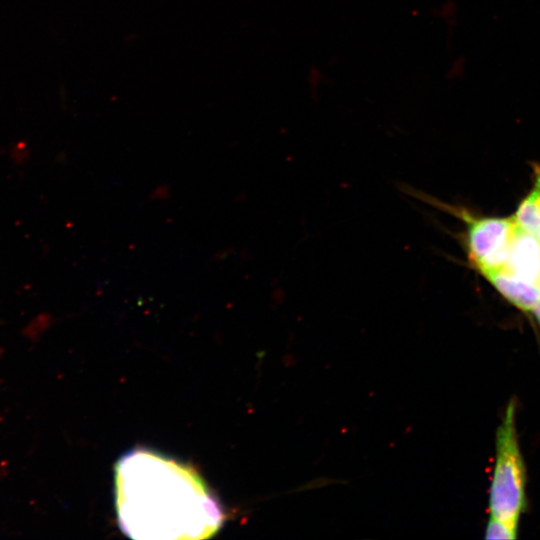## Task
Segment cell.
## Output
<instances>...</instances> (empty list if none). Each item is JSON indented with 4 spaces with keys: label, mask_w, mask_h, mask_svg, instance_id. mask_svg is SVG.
I'll list each match as a JSON object with an SVG mask.
<instances>
[{
    "label": "cell",
    "mask_w": 540,
    "mask_h": 540,
    "mask_svg": "<svg viewBox=\"0 0 540 540\" xmlns=\"http://www.w3.org/2000/svg\"><path fill=\"white\" fill-rule=\"evenodd\" d=\"M518 528L490 517L485 529L486 539H515Z\"/></svg>",
    "instance_id": "52a82bcc"
},
{
    "label": "cell",
    "mask_w": 540,
    "mask_h": 540,
    "mask_svg": "<svg viewBox=\"0 0 540 540\" xmlns=\"http://www.w3.org/2000/svg\"><path fill=\"white\" fill-rule=\"evenodd\" d=\"M511 304L523 312H533L540 288L502 268L483 275Z\"/></svg>",
    "instance_id": "5b68a950"
},
{
    "label": "cell",
    "mask_w": 540,
    "mask_h": 540,
    "mask_svg": "<svg viewBox=\"0 0 540 540\" xmlns=\"http://www.w3.org/2000/svg\"><path fill=\"white\" fill-rule=\"evenodd\" d=\"M504 269L540 288V244L517 225Z\"/></svg>",
    "instance_id": "277c9868"
},
{
    "label": "cell",
    "mask_w": 540,
    "mask_h": 540,
    "mask_svg": "<svg viewBox=\"0 0 540 540\" xmlns=\"http://www.w3.org/2000/svg\"><path fill=\"white\" fill-rule=\"evenodd\" d=\"M536 319L538 320V322L540 323V297H539V300L537 302V305L533 311Z\"/></svg>",
    "instance_id": "ba28073f"
},
{
    "label": "cell",
    "mask_w": 540,
    "mask_h": 540,
    "mask_svg": "<svg viewBox=\"0 0 540 540\" xmlns=\"http://www.w3.org/2000/svg\"><path fill=\"white\" fill-rule=\"evenodd\" d=\"M540 244V230L534 235Z\"/></svg>",
    "instance_id": "9c48e42d"
},
{
    "label": "cell",
    "mask_w": 540,
    "mask_h": 540,
    "mask_svg": "<svg viewBox=\"0 0 540 540\" xmlns=\"http://www.w3.org/2000/svg\"><path fill=\"white\" fill-rule=\"evenodd\" d=\"M511 400L496 431L495 462L489 492L490 517L518 528L526 508V470Z\"/></svg>",
    "instance_id": "7a4b0ae2"
},
{
    "label": "cell",
    "mask_w": 540,
    "mask_h": 540,
    "mask_svg": "<svg viewBox=\"0 0 540 540\" xmlns=\"http://www.w3.org/2000/svg\"><path fill=\"white\" fill-rule=\"evenodd\" d=\"M522 230L535 235L540 230V166H534L532 189L519 204L513 216Z\"/></svg>",
    "instance_id": "8992f818"
},
{
    "label": "cell",
    "mask_w": 540,
    "mask_h": 540,
    "mask_svg": "<svg viewBox=\"0 0 540 540\" xmlns=\"http://www.w3.org/2000/svg\"><path fill=\"white\" fill-rule=\"evenodd\" d=\"M456 212L467 220V252L475 268L482 275L504 268L517 229L514 218H472L464 212Z\"/></svg>",
    "instance_id": "3957f363"
},
{
    "label": "cell",
    "mask_w": 540,
    "mask_h": 540,
    "mask_svg": "<svg viewBox=\"0 0 540 540\" xmlns=\"http://www.w3.org/2000/svg\"><path fill=\"white\" fill-rule=\"evenodd\" d=\"M115 507L120 529L135 540L208 539L225 519L192 466L144 448L116 463Z\"/></svg>",
    "instance_id": "6da1fadb"
}]
</instances>
